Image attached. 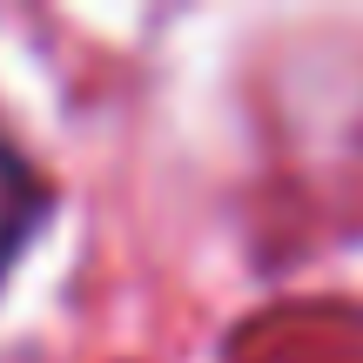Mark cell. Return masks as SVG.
I'll return each instance as SVG.
<instances>
[{
  "instance_id": "1",
  "label": "cell",
  "mask_w": 363,
  "mask_h": 363,
  "mask_svg": "<svg viewBox=\"0 0 363 363\" xmlns=\"http://www.w3.org/2000/svg\"><path fill=\"white\" fill-rule=\"evenodd\" d=\"M40 202H48V195H40L27 155L13 142H0V269L27 249V235H34V222H40Z\"/></svg>"
}]
</instances>
